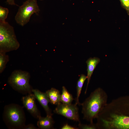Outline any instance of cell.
Here are the masks:
<instances>
[{"instance_id":"obj_7","label":"cell","mask_w":129,"mask_h":129,"mask_svg":"<svg viewBox=\"0 0 129 129\" xmlns=\"http://www.w3.org/2000/svg\"><path fill=\"white\" fill-rule=\"evenodd\" d=\"M33 94H28L22 98V101L24 107L34 118L38 119L41 115L38 109L35 102L36 99Z\"/></svg>"},{"instance_id":"obj_1","label":"cell","mask_w":129,"mask_h":129,"mask_svg":"<svg viewBox=\"0 0 129 129\" xmlns=\"http://www.w3.org/2000/svg\"><path fill=\"white\" fill-rule=\"evenodd\" d=\"M108 95L102 88L98 87L90 94L81 105L83 119L93 123L107 104Z\"/></svg>"},{"instance_id":"obj_15","label":"cell","mask_w":129,"mask_h":129,"mask_svg":"<svg viewBox=\"0 0 129 129\" xmlns=\"http://www.w3.org/2000/svg\"><path fill=\"white\" fill-rule=\"evenodd\" d=\"M9 12V10L7 8L0 6V22L6 21Z\"/></svg>"},{"instance_id":"obj_4","label":"cell","mask_w":129,"mask_h":129,"mask_svg":"<svg viewBox=\"0 0 129 129\" xmlns=\"http://www.w3.org/2000/svg\"><path fill=\"white\" fill-rule=\"evenodd\" d=\"M30 77L27 71L15 70L9 78L8 83L14 90L22 94H28L32 92L33 89L29 83Z\"/></svg>"},{"instance_id":"obj_8","label":"cell","mask_w":129,"mask_h":129,"mask_svg":"<svg viewBox=\"0 0 129 129\" xmlns=\"http://www.w3.org/2000/svg\"><path fill=\"white\" fill-rule=\"evenodd\" d=\"M32 92L45 110L47 115L52 116L53 114L48 106L49 100L46 93L42 92L37 89H33Z\"/></svg>"},{"instance_id":"obj_19","label":"cell","mask_w":129,"mask_h":129,"mask_svg":"<svg viewBox=\"0 0 129 129\" xmlns=\"http://www.w3.org/2000/svg\"><path fill=\"white\" fill-rule=\"evenodd\" d=\"M23 129H38L39 128L36 127L33 124H29L27 125H25Z\"/></svg>"},{"instance_id":"obj_14","label":"cell","mask_w":129,"mask_h":129,"mask_svg":"<svg viewBox=\"0 0 129 129\" xmlns=\"http://www.w3.org/2000/svg\"><path fill=\"white\" fill-rule=\"evenodd\" d=\"M9 60V57L6 53L0 52V73H2L5 68Z\"/></svg>"},{"instance_id":"obj_12","label":"cell","mask_w":129,"mask_h":129,"mask_svg":"<svg viewBox=\"0 0 129 129\" xmlns=\"http://www.w3.org/2000/svg\"><path fill=\"white\" fill-rule=\"evenodd\" d=\"M87 79V76L83 74L81 75L77 83L76 97L75 98V103L76 105H81V103L79 102V98L80 96L84 83L86 79Z\"/></svg>"},{"instance_id":"obj_3","label":"cell","mask_w":129,"mask_h":129,"mask_svg":"<svg viewBox=\"0 0 129 129\" xmlns=\"http://www.w3.org/2000/svg\"><path fill=\"white\" fill-rule=\"evenodd\" d=\"M20 46L13 27L6 21L0 22V52L16 50Z\"/></svg>"},{"instance_id":"obj_2","label":"cell","mask_w":129,"mask_h":129,"mask_svg":"<svg viewBox=\"0 0 129 129\" xmlns=\"http://www.w3.org/2000/svg\"><path fill=\"white\" fill-rule=\"evenodd\" d=\"M3 119L7 127L11 129H23L26 118L23 108L17 104H11L4 107Z\"/></svg>"},{"instance_id":"obj_20","label":"cell","mask_w":129,"mask_h":129,"mask_svg":"<svg viewBox=\"0 0 129 129\" xmlns=\"http://www.w3.org/2000/svg\"><path fill=\"white\" fill-rule=\"evenodd\" d=\"M6 2L9 5H18L16 4L15 1V0H6Z\"/></svg>"},{"instance_id":"obj_21","label":"cell","mask_w":129,"mask_h":129,"mask_svg":"<svg viewBox=\"0 0 129 129\" xmlns=\"http://www.w3.org/2000/svg\"></svg>"},{"instance_id":"obj_11","label":"cell","mask_w":129,"mask_h":129,"mask_svg":"<svg viewBox=\"0 0 129 129\" xmlns=\"http://www.w3.org/2000/svg\"><path fill=\"white\" fill-rule=\"evenodd\" d=\"M45 93L49 100L50 102L53 105H58L61 102V95L58 90L52 88L47 90Z\"/></svg>"},{"instance_id":"obj_17","label":"cell","mask_w":129,"mask_h":129,"mask_svg":"<svg viewBox=\"0 0 129 129\" xmlns=\"http://www.w3.org/2000/svg\"><path fill=\"white\" fill-rule=\"evenodd\" d=\"M122 7L126 11L129 15V0H119Z\"/></svg>"},{"instance_id":"obj_5","label":"cell","mask_w":129,"mask_h":129,"mask_svg":"<svg viewBox=\"0 0 129 129\" xmlns=\"http://www.w3.org/2000/svg\"><path fill=\"white\" fill-rule=\"evenodd\" d=\"M40 11L37 0H27L19 7L15 20L18 24L23 26L29 22L32 15H38Z\"/></svg>"},{"instance_id":"obj_16","label":"cell","mask_w":129,"mask_h":129,"mask_svg":"<svg viewBox=\"0 0 129 129\" xmlns=\"http://www.w3.org/2000/svg\"><path fill=\"white\" fill-rule=\"evenodd\" d=\"M79 129H98L96 123H90L89 124H84L79 123L78 124Z\"/></svg>"},{"instance_id":"obj_9","label":"cell","mask_w":129,"mask_h":129,"mask_svg":"<svg viewBox=\"0 0 129 129\" xmlns=\"http://www.w3.org/2000/svg\"><path fill=\"white\" fill-rule=\"evenodd\" d=\"M100 61V59L98 58L95 57L93 58L91 57L89 58L86 62L87 65V83L86 88L85 92V94L86 93L88 85L93 72Z\"/></svg>"},{"instance_id":"obj_6","label":"cell","mask_w":129,"mask_h":129,"mask_svg":"<svg viewBox=\"0 0 129 129\" xmlns=\"http://www.w3.org/2000/svg\"><path fill=\"white\" fill-rule=\"evenodd\" d=\"M77 105L75 104H66L60 102L57 105L54 112L68 119L80 123Z\"/></svg>"},{"instance_id":"obj_18","label":"cell","mask_w":129,"mask_h":129,"mask_svg":"<svg viewBox=\"0 0 129 129\" xmlns=\"http://www.w3.org/2000/svg\"><path fill=\"white\" fill-rule=\"evenodd\" d=\"M61 129H78V127L76 128L71 126L67 124H64L61 128Z\"/></svg>"},{"instance_id":"obj_13","label":"cell","mask_w":129,"mask_h":129,"mask_svg":"<svg viewBox=\"0 0 129 129\" xmlns=\"http://www.w3.org/2000/svg\"><path fill=\"white\" fill-rule=\"evenodd\" d=\"M73 100L72 95L68 92L64 86H63L61 95V102L65 104H72Z\"/></svg>"},{"instance_id":"obj_10","label":"cell","mask_w":129,"mask_h":129,"mask_svg":"<svg viewBox=\"0 0 129 129\" xmlns=\"http://www.w3.org/2000/svg\"><path fill=\"white\" fill-rule=\"evenodd\" d=\"M38 119L37 125L39 129H49L53 128L54 121L52 116L47 115L45 117L40 116Z\"/></svg>"}]
</instances>
